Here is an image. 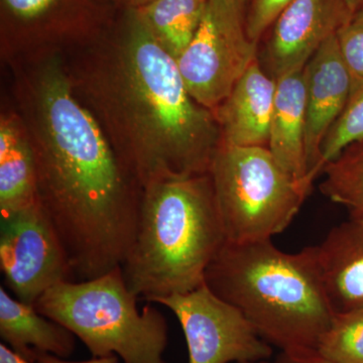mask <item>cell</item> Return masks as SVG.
<instances>
[{"label":"cell","mask_w":363,"mask_h":363,"mask_svg":"<svg viewBox=\"0 0 363 363\" xmlns=\"http://www.w3.org/2000/svg\"><path fill=\"white\" fill-rule=\"evenodd\" d=\"M205 284L238 308L267 343L288 354L317 351L335 316L316 247L288 253L272 240L226 241L208 267Z\"/></svg>","instance_id":"obj_3"},{"label":"cell","mask_w":363,"mask_h":363,"mask_svg":"<svg viewBox=\"0 0 363 363\" xmlns=\"http://www.w3.org/2000/svg\"><path fill=\"white\" fill-rule=\"evenodd\" d=\"M350 218L357 219V220L363 222V205L354 209L350 210Z\"/></svg>","instance_id":"obj_29"},{"label":"cell","mask_w":363,"mask_h":363,"mask_svg":"<svg viewBox=\"0 0 363 363\" xmlns=\"http://www.w3.org/2000/svg\"><path fill=\"white\" fill-rule=\"evenodd\" d=\"M0 337L14 352L35 362L40 353L68 358L76 336L63 325L40 314L35 306L14 298L0 286Z\"/></svg>","instance_id":"obj_16"},{"label":"cell","mask_w":363,"mask_h":363,"mask_svg":"<svg viewBox=\"0 0 363 363\" xmlns=\"http://www.w3.org/2000/svg\"><path fill=\"white\" fill-rule=\"evenodd\" d=\"M320 185L322 194L348 210L363 205V140L353 143L329 162Z\"/></svg>","instance_id":"obj_19"},{"label":"cell","mask_w":363,"mask_h":363,"mask_svg":"<svg viewBox=\"0 0 363 363\" xmlns=\"http://www.w3.org/2000/svg\"><path fill=\"white\" fill-rule=\"evenodd\" d=\"M180 322L189 363H238L269 360L267 343L234 306L215 295L206 284L186 294L162 298Z\"/></svg>","instance_id":"obj_9"},{"label":"cell","mask_w":363,"mask_h":363,"mask_svg":"<svg viewBox=\"0 0 363 363\" xmlns=\"http://www.w3.org/2000/svg\"><path fill=\"white\" fill-rule=\"evenodd\" d=\"M0 269L4 288L33 306L52 286L73 281L65 248L39 202L2 217Z\"/></svg>","instance_id":"obj_10"},{"label":"cell","mask_w":363,"mask_h":363,"mask_svg":"<svg viewBox=\"0 0 363 363\" xmlns=\"http://www.w3.org/2000/svg\"><path fill=\"white\" fill-rule=\"evenodd\" d=\"M276 89L277 81L255 59L215 112L222 143L267 147Z\"/></svg>","instance_id":"obj_13"},{"label":"cell","mask_w":363,"mask_h":363,"mask_svg":"<svg viewBox=\"0 0 363 363\" xmlns=\"http://www.w3.org/2000/svg\"><path fill=\"white\" fill-rule=\"evenodd\" d=\"M341 56L352 78L363 79V11L336 33Z\"/></svg>","instance_id":"obj_22"},{"label":"cell","mask_w":363,"mask_h":363,"mask_svg":"<svg viewBox=\"0 0 363 363\" xmlns=\"http://www.w3.org/2000/svg\"><path fill=\"white\" fill-rule=\"evenodd\" d=\"M209 175L227 242L236 245L272 240L285 231L311 192L264 147L221 142Z\"/></svg>","instance_id":"obj_6"},{"label":"cell","mask_w":363,"mask_h":363,"mask_svg":"<svg viewBox=\"0 0 363 363\" xmlns=\"http://www.w3.org/2000/svg\"><path fill=\"white\" fill-rule=\"evenodd\" d=\"M207 1L155 0L136 11L157 43L177 61L192 42Z\"/></svg>","instance_id":"obj_18"},{"label":"cell","mask_w":363,"mask_h":363,"mask_svg":"<svg viewBox=\"0 0 363 363\" xmlns=\"http://www.w3.org/2000/svg\"><path fill=\"white\" fill-rule=\"evenodd\" d=\"M123 9H140L155 0H118Z\"/></svg>","instance_id":"obj_27"},{"label":"cell","mask_w":363,"mask_h":363,"mask_svg":"<svg viewBox=\"0 0 363 363\" xmlns=\"http://www.w3.org/2000/svg\"><path fill=\"white\" fill-rule=\"evenodd\" d=\"M64 58L76 97L142 189L209 173L222 142L216 117L191 96L136 9Z\"/></svg>","instance_id":"obj_2"},{"label":"cell","mask_w":363,"mask_h":363,"mask_svg":"<svg viewBox=\"0 0 363 363\" xmlns=\"http://www.w3.org/2000/svg\"><path fill=\"white\" fill-rule=\"evenodd\" d=\"M238 363H276V362H269V360H259V362H238Z\"/></svg>","instance_id":"obj_30"},{"label":"cell","mask_w":363,"mask_h":363,"mask_svg":"<svg viewBox=\"0 0 363 363\" xmlns=\"http://www.w3.org/2000/svg\"><path fill=\"white\" fill-rule=\"evenodd\" d=\"M306 83L305 149L308 180L320 175L325 138L342 112L350 97L352 76L344 63L337 37L332 35L308 62Z\"/></svg>","instance_id":"obj_12"},{"label":"cell","mask_w":363,"mask_h":363,"mask_svg":"<svg viewBox=\"0 0 363 363\" xmlns=\"http://www.w3.org/2000/svg\"><path fill=\"white\" fill-rule=\"evenodd\" d=\"M277 81L267 149L294 180L312 189L306 160V83L304 70Z\"/></svg>","instance_id":"obj_15"},{"label":"cell","mask_w":363,"mask_h":363,"mask_svg":"<svg viewBox=\"0 0 363 363\" xmlns=\"http://www.w3.org/2000/svg\"><path fill=\"white\" fill-rule=\"evenodd\" d=\"M276 363H332L324 359L314 351V352L297 353V354H288L283 353L279 355Z\"/></svg>","instance_id":"obj_25"},{"label":"cell","mask_w":363,"mask_h":363,"mask_svg":"<svg viewBox=\"0 0 363 363\" xmlns=\"http://www.w3.org/2000/svg\"><path fill=\"white\" fill-rule=\"evenodd\" d=\"M35 362L38 363H119V357L116 355H111V357H93L86 362H69V360L54 357L51 354H45V353H40L35 357Z\"/></svg>","instance_id":"obj_24"},{"label":"cell","mask_w":363,"mask_h":363,"mask_svg":"<svg viewBox=\"0 0 363 363\" xmlns=\"http://www.w3.org/2000/svg\"><path fill=\"white\" fill-rule=\"evenodd\" d=\"M345 4L353 16L363 9V0H345Z\"/></svg>","instance_id":"obj_28"},{"label":"cell","mask_w":363,"mask_h":363,"mask_svg":"<svg viewBox=\"0 0 363 363\" xmlns=\"http://www.w3.org/2000/svg\"><path fill=\"white\" fill-rule=\"evenodd\" d=\"M14 111L32 145L38 202L65 248L75 281L121 267L138 229L143 189L76 97L61 52L7 61Z\"/></svg>","instance_id":"obj_1"},{"label":"cell","mask_w":363,"mask_h":363,"mask_svg":"<svg viewBox=\"0 0 363 363\" xmlns=\"http://www.w3.org/2000/svg\"><path fill=\"white\" fill-rule=\"evenodd\" d=\"M0 363H38L30 362L21 357L18 353L14 352L6 344H0Z\"/></svg>","instance_id":"obj_26"},{"label":"cell","mask_w":363,"mask_h":363,"mask_svg":"<svg viewBox=\"0 0 363 363\" xmlns=\"http://www.w3.org/2000/svg\"><path fill=\"white\" fill-rule=\"evenodd\" d=\"M293 0H252L250 11L245 16L247 37L253 44L259 40L272 25L281 11Z\"/></svg>","instance_id":"obj_23"},{"label":"cell","mask_w":363,"mask_h":363,"mask_svg":"<svg viewBox=\"0 0 363 363\" xmlns=\"http://www.w3.org/2000/svg\"><path fill=\"white\" fill-rule=\"evenodd\" d=\"M353 16L345 0H293L257 55L260 66L274 80L304 70L319 48Z\"/></svg>","instance_id":"obj_11"},{"label":"cell","mask_w":363,"mask_h":363,"mask_svg":"<svg viewBox=\"0 0 363 363\" xmlns=\"http://www.w3.org/2000/svg\"><path fill=\"white\" fill-rule=\"evenodd\" d=\"M363 140V79L352 78L350 97L340 116L325 138L321 150L320 174L346 147Z\"/></svg>","instance_id":"obj_21"},{"label":"cell","mask_w":363,"mask_h":363,"mask_svg":"<svg viewBox=\"0 0 363 363\" xmlns=\"http://www.w3.org/2000/svg\"><path fill=\"white\" fill-rule=\"evenodd\" d=\"M235 1H238V4H241V6H245V2H247V0H235Z\"/></svg>","instance_id":"obj_31"},{"label":"cell","mask_w":363,"mask_h":363,"mask_svg":"<svg viewBox=\"0 0 363 363\" xmlns=\"http://www.w3.org/2000/svg\"><path fill=\"white\" fill-rule=\"evenodd\" d=\"M38 202L32 145L16 111L0 117V213H16Z\"/></svg>","instance_id":"obj_17"},{"label":"cell","mask_w":363,"mask_h":363,"mask_svg":"<svg viewBox=\"0 0 363 363\" xmlns=\"http://www.w3.org/2000/svg\"><path fill=\"white\" fill-rule=\"evenodd\" d=\"M213 183L205 175L143 189L135 241L123 264L124 281L138 301L192 292L226 243Z\"/></svg>","instance_id":"obj_4"},{"label":"cell","mask_w":363,"mask_h":363,"mask_svg":"<svg viewBox=\"0 0 363 363\" xmlns=\"http://www.w3.org/2000/svg\"><path fill=\"white\" fill-rule=\"evenodd\" d=\"M138 301L118 267L88 281L60 283L35 307L69 329L93 357L116 355L123 363H167L168 322L150 303L140 311Z\"/></svg>","instance_id":"obj_5"},{"label":"cell","mask_w":363,"mask_h":363,"mask_svg":"<svg viewBox=\"0 0 363 363\" xmlns=\"http://www.w3.org/2000/svg\"><path fill=\"white\" fill-rule=\"evenodd\" d=\"M316 352L332 363H363V311L335 315Z\"/></svg>","instance_id":"obj_20"},{"label":"cell","mask_w":363,"mask_h":363,"mask_svg":"<svg viewBox=\"0 0 363 363\" xmlns=\"http://www.w3.org/2000/svg\"><path fill=\"white\" fill-rule=\"evenodd\" d=\"M123 11L118 0H0L1 57L65 54L108 32Z\"/></svg>","instance_id":"obj_7"},{"label":"cell","mask_w":363,"mask_h":363,"mask_svg":"<svg viewBox=\"0 0 363 363\" xmlns=\"http://www.w3.org/2000/svg\"><path fill=\"white\" fill-rule=\"evenodd\" d=\"M243 11L235 0H208L192 42L177 60L191 96L214 116L257 58Z\"/></svg>","instance_id":"obj_8"},{"label":"cell","mask_w":363,"mask_h":363,"mask_svg":"<svg viewBox=\"0 0 363 363\" xmlns=\"http://www.w3.org/2000/svg\"><path fill=\"white\" fill-rule=\"evenodd\" d=\"M320 274L334 315L363 311V222L333 227L317 245Z\"/></svg>","instance_id":"obj_14"},{"label":"cell","mask_w":363,"mask_h":363,"mask_svg":"<svg viewBox=\"0 0 363 363\" xmlns=\"http://www.w3.org/2000/svg\"><path fill=\"white\" fill-rule=\"evenodd\" d=\"M362 11H363V9H362Z\"/></svg>","instance_id":"obj_32"}]
</instances>
